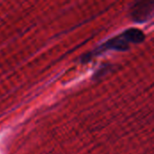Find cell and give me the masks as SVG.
Instances as JSON below:
<instances>
[{
	"label": "cell",
	"mask_w": 154,
	"mask_h": 154,
	"mask_svg": "<svg viewBox=\"0 0 154 154\" xmlns=\"http://www.w3.org/2000/svg\"><path fill=\"white\" fill-rule=\"evenodd\" d=\"M145 36L143 32L138 29L131 28L125 31L120 35L110 39L105 42L100 48L99 51L106 50H116V51H126L129 48L130 43H140L144 40Z\"/></svg>",
	"instance_id": "1"
},
{
	"label": "cell",
	"mask_w": 154,
	"mask_h": 154,
	"mask_svg": "<svg viewBox=\"0 0 154 154\" xmlns=\"http://www.w3.org/2000/svg\"><path fill=\"white\" fill-rule=\"evenodd\" d=\"M153 13V2H138L130 11L131 18L137 23H144L152 18Z\"/></svg>",
	"instance_id": "2"
}]
</instances>
